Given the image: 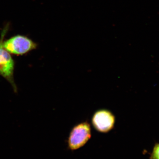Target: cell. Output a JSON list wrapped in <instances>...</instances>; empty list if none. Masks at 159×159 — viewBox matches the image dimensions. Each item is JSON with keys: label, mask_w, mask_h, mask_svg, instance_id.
I'll use <instances>...</instances> for the list:
<instances>
[{"label": "cell", "mask_w": 159, "mask_h": 159, "mask_svg": "<svg viewBox=\"0 0 159 159\" xmlns=\"http://www.w3.org/2000/svg\"><path fill=\"white\" fill-rule=\"evenodd\" d=\"M6 32V30H4L2 34L0 39V48L6 50L9 54L23 55L37 48L36 43L24 35L18 34L3 41Z\"/></svg>", "instance_id": "1"}, {"label": "cell", "mask_w": 159, "mask_h": 159, "mask_svg": "<svg viewBox=\"0 0 159 159\" xmlns=\"http://www.w3.org/2000/svg\"><path fill=\"white\" fill-rule=\"evenodd\" d=\"M91 137V129L89 123L81 122L72 129L68 140V145L71 150H75L85 145Z\"/></svg>", "instance_id": "2"}, {"label": "cell", "mask_w": 159, "mask_h": 159, "mask_svg": "<svg viewBox=\"0 0 159 159\" xmlns=\"http://www.w3.org/2000/svg\"><path fill=\"white\" fill-rule=\"evenodd\" d=\"M115 116L110 111L102 109L97 111L92 118V123L95 129L99 132L106 133L113 128Z\"/></svg>", "instance_id": "3"}, {"label": "cell", "mask_w": 159, "mask_h": 159, "mask_svg": "<svg viewBox=\"0 0 159 159\" xmlns=\"http://www.w3.org/2000/svg\"><path fill=\"white\" fill-rule=\"evenodd\" d=\"M15 61L10 54L0 48V76L5 78L11 84L15 92L17 88L14 80Z\"/></svg>", "instance_id": "4"}, {"label": "cell", "mask_w": 159, "mask_h": 159, "mask_svg": "<svg viewBox=\"0 0 159 159\" xmlns=\"http://www.w3.org/2000/svg\"><path fill=\"white\" fill-rule=\"evenodd\" d=\"M152 159H159V144L155 146L152 154Z\"/></svg>", "instance_id": "5"}]
</instances>
